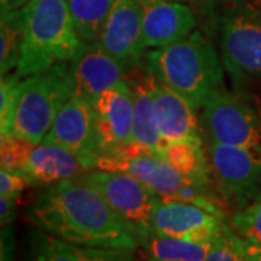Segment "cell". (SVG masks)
<instances>
[{
	"label": "cell",
	"mask_w": 261,
	"mask_h": 261,
	"mask_svg": "<svg viewBox=\"0 0 261 261\" xmlns=\"http://www.w3.org/2000/svg\"><path fill=\"white\" fill-rule=\"evenodd\" d=\"M74 86L68 63L20 79L12 122V135L41 144L61 108L73 97Z\"/></svg>",
	"instance_id": "277c9868"
},
{
	"label": "cell",
	"mask_w": 261,
	"mask_h": 261,
	"mask_svg": "<svg viewBox=\"0 0 261 261\" xmlns=\"http://www.w3.org/2000/svg\"><path fill=\"white\" fill-rule=\"evenodd\" d=\"M25 10V37L16 74L25 79L70 63L86 44L79 37L67 0H31Z\"/></svg>",
	"instance_id": "3957f363"
},
{
	"label": "cell",
	"mask_w": 261,
	"mask_h": 261,
	"mask_svg": "<svg viewBox=\"0 0 261 261\" xmlns=\"http://www.w3.org/2000/svg\"><path fill=\"white\" fill-rule=\"evenodd\" d=\"M170 2H178V3H183V2H187V0H170Z\"/></svg>",
	"instance_id": "d6a6232c"
},
{
	"label": "cell",
	"mask_w": 261,
	"mask_h": 261,
	"mask_svg": "<svg viewBox=\"0 0 261 261\" xmlns=\"http://www.w3.org/2000/svg\"><path fill=\"white\" fill-rule=\"evenodd\" d=\"M206 261H247L244 241L232 229L229 221H226L216 237Z\"/></svg>",
	"instance_id": "d4e9b609"
},
{
	"label": "cell",
	"mask_w": 261,
	"mask_h": 261,
	"mask_svg": "<svg viewBox=\"0 0 261 261\" xmlns=\"http://www.w3.org/2000/svg\"><path fill=\"white\" fill-rule=\"evenodd\" d=\"M13 252V235L9 226H3L2 231V261H12Z\"/></svg>",
	"instance_id": "f546056e"
},
{
	"label": "cell",
	"mask_w": 261,
	"mask_h": 261,
	"mask_svg": "<svg viewBox=\"0 0 261 261\" xmlns=\"http://www.w3.org/2000/svg\"><path fill=\"white\" fill-rule=\"evenodd\" d=\"M20 77L15 74L2 75L0 80V135H12V122L18 99Z\"/></svg>",
	"instance_id": "4316f807"
},
{
	"label": "cell",
	"mask_w": 261,
	"mask_h": 261,
	"mask_svg": "<svg viewBox=\"0 0 261 261\" xmlns=\"http://www.w3.org/2000/svg\"><path fill=\"white\" fill-rule=\"evenodd\" d=\"M96 168L126 173L163 200H174L189 185H196L183 177L160 155L145 152L102 155L97 157Z\"/></svg>",
	"instance_id": "4fadbf2b"
},
{
	"label": "cell",
	"mask_w": 261,
	"mask_h": 261,
	"mask_svg": "<svg viewBox=\"0 0 261 261\" xmlns=\"http://www.w3.org/2000/svg\"><path fill=\"white\" fill-rule=\"evenodd\" d=\"M80 180L93 187L137 237L140 247L154 235L152 215L159 197L138 180L121 171L89 170Z\"/></svg>",
	"instance_id": "5b68a950"
},
{
	"label": "cell",
	"mask_w": 261,
	"mask_h": 261,
	"mask_svg": "<svg viewBox=\"0 0 261 261\" xmlns=\"http://www.w3.org/2000/svg\"><path fill=\"white\" fill-rule=\"evenodd\" d=\"M215 189L221 202L237 212L261 195V152L206 142Z\"/></svg>",
	"instance_id": "8992f818"
},
{
	"label": "cell",
	"mask_w": 261,
	"mask_h": 261,
	"mask_svg": "<svg viewBox=\"0 0 261 261\" xmlns=\"http://www.w3.org/2000/svg\"><path fill=\"white\" fill-rule=\"evenodd\" d=\"M29 261H137V258L134 251L65 243L38 229L32 233Z\"/></svg>",
	"instance_id": "d6986e66"
},
{
	"label": "cell",
	"mask_w": 261,
	"mask_h": 261,
	"mask_svg": "<svg viewBox=\"0 0 261 261\" xmlns=\"http://www.w3.org/2000/svg\"><path fill=\"white\" fill-rule=\"evenodd\" d=\"M221 60L235 79H261V9L237 10L222 20Z\"/></svg>",
	"instance_id": "ba28073f"
},
{
	"label": "cell",
	"mask_w": 261,
	"mask_h": 261,
	"mask_svg": "<svg viewBox=\"0 0 261 261\" xmlns=\"http://www.w3.org/2000/svg\"><path fill=\"white\" fill-rule=\"evenodd\" d=\"M161 159L181 176L196 185L209 187L212 170L207 152L203 149V140L180 141L168 144L161 151Z\"/></svg>",
	"instance_id": "ffe728a7"
},
{
	"label": "cell",
	"mask_w": 261,
	"mask_h": 261,
	"mask_svg": "<svg viewBox=\"0 0 261 261\" xmlns=\"http://www.w3.org/2000/svg\"><path fill=\"white\" fill-rule=\"evenodd\" d=\"M31 0H0V10L2 13H8L12 10H18L25 8Z\"/></svg>",
	"instance_id": "4dcf8cb0"
},
{
	"label": "cell",
	"mask_w": 261,
	"mask_h": 261,
	"mask_svg": "<svg viewBox=\"0 0 261 261\" xmlns=\"http://www.w3.org/2000/svg\"><path fill=\"white\" fill-rule=\"evenodd\" d=\"M138 3L145 51L177 42L195 31V15L183 3L170 0H138Z\"/></svg>",
	"instance_id": "9a60e30c"
},
{
	"label": "cell",
	"mask_w": 261,
	"mask_h": 261,
	"mask_svg": "<svg viewBox=\"0 0 261 261\" xmlns=\"http://www.w3.org/2000/svg\"><path fill=\"white\" fill-rule=\"evenodd\" d=\"M97 44L129 73L142 64V15L138 0H116Z\"/></svg>",
	"instance_id": "7c38bea8"
},
{
	"label": "cell",
	"mask_w": 261,
	"mask_h": 261,
	"mask_svg": "<svg viewBox=\"0 0 261 261\" xmlns=\"http://www.w3.org/2000/svg\"><path fill=\"white\" fill-rule=\"evenodd\" d=\"M0 141L2 168L22 173L34 142L18 138L15 135H0Z\"/></svg>",
	"instance_id": "484cf974"
},
{
	"label": "cell",
	"mask_w": 261,
	"mask_h": 261,
	"mask_svg": "<svg viewBox=\"0 0 261 261\" xmlns=\"http://www.w3.org/2000/svg\"><path fill=\"white\" fill-rule=\"evenodd\" d=\"M212 243H193L154 233L142 245L149 261H206Z\"/></svg>",
	"instance_id": "603a6c76"
},
{
	"label": "cell",
	"mask_w": 261,
	"mask_h": 261,
	"mask_svg": "<svg viewBox=\"0 0 261 261\" xmlns=\"http://www.w3.org/2000/svg\"><path fill=\"white\" fill-rule=\"evenodd\" d=\"M87 171L73 152L56 144H34L22 174L29 186H49L64 180L80 177Z\"/></svg>",
	"instance_id": "e0dca14e"
},
{
	"label": "cell",
	"mask_w": 261,
	"mask_h": 261,
	"mask_svg": "<svg viewBox=\"0 0 261 261\" xmlns=\"http://www.w3.org/2000/svg\"><path fill=\"white\" fill-rule=\"evenodd\" d=\"M25 37V10L23 8L2 13L0 20V73L9 74L18 68Z\"/></svg>",
	"instance_id": "7402d4cb"
},
{
	"label": "cell",
	"mask_w": 261,
	"mask_h": 261,
	"mask_svg": "<svg viewBox=\"0 0 261 261\" xmlns=\"http://www.w3.org/2000/svg\"><path fill=\"white\" fill-rule=\"evenodd\" d=\"M93 109L97 157L113 155L132 144L134 109L126 80L105 90L94 100Z\"/></svg>",
	"instance_id": "9c48e42d"
},
{
	"label": "cell",
	"mask_w": 261,
	"mask_h": 261,
	"mask_svg": "<svg viewBox=\"0 0 261 261\" xmlns=\"http://www.w3.org/2000/svg\"><path fill=\"white\" fill-rule=\"evenodd\" d=\"M202 126L206 142L261 152V119L241 96L222 87L203 105Z\"/></svg>",
	"instance_id": "52a82bcc"
},
{
	"label": "cell",
	"mask_w": 261,
	"mask_h": 261,
	"mask_svg": "<svg viewBox=\"0 0 261 261\" xmlns=\"http://www.w3.org/2000/svg\"><path fill=\"white\" fill-rule=\"evenodd\" d=\"M151 93L163 148L180 141L203 140L196 116L197 111L185 97L160 83L154 75H151Z\"/></svg>",
	"instance_id": "2e32d148"
},
{
	"label": "cell",
	"mask_w": 261,
	"mask_h": 261,
	"mask_svg": "<svg viewBox=\"0 0 261 261\" xmlns=\"http://www.w3.org/2000/svg\"><path fill=\"white\" fill-rule=\"evenodd\" d=\"M27 215L37 229L65 243L134 252L140 247L121 216L79 177L42 187Z\"/></svg>",
	"instance_id": "6da1fadb"
},
{
	"label": "cell",
	"mask_w": 261,
	"mask_h": 261,
	"mask_svg": "<svg viewBox=\"0 0 261 261\" xmlns=\"http://www.w3.org/2000/svg\"><path fill=\"white\" fill-rule=\"evenodd\" d=\"M134 109V144L161 157L163 141L155 121V109L151 93V74L140 65L126 75Z\"/></svg>",
	"instance_id": "ac0fdd59"
},
{
	"label": "cell",
	"mask_w": 261,
	"mask_h": 261,
	"mask_svg": "<svg viewBox=\"0 0 261 261\" xmlns=\"http://www.w3.org/2000/svg\"><path fill=\"white\" fill-rule=\"evenodd\" d=\"M73 79V96L94 103L100 94L126 80L128 71L96 44H84L68 63Z\"/></svg>",
	"instance_id": "5bb4252c"
},
{
	"label": "cell",
	"mask_w": 261,
	"mask_h": 261,
	"mask_svg": "<svg viewBox=\"0 0 261 261\" xmlns=\"http://www.w3.org/2000/svg\"><path fill=\"white\" fill-rule=\"evenodd\" d=\"M42 142L56 144L73 152L89 170L96 168L97 135L93 103L71 97L61 108Z\"/></svg>",
	"instance_id": "8fae6325"
},
{
	"label": "cell",
	"mask_w": 261,
	"mask_h": 261,
	"mask_svg": "<svg viewBox=\"0 0 261 261\" xmlns=\"http://www.w3.org/2000/svg\"><path fill=\"white\" fill-rule=\"evenodd\" d=\"M245 245V244H244ZM245 260L247 261H261V248H254L245 245Z\"/></svg>",
	"instance_id": "1f68e13d"
},
{
	"label": "cell",
	"mask_w": 261,
	"mask_h": 261,
	"mask_svg": "<svg viewBox=\"0 0 261 261\" xmlns=\"http://www.w3.org/2000/svg\"><path fill=\"white\" fill-rule=\"evenodd\" d=\"M141 65L160 83L185 97L195 111L225 87L221 56L199 31L170 45L145 51Z\"/></svg>",
	"instance_id": "7a4b0ae2"
},
{
	"label": "cell",
	"mask_w": 261,
	"mask_h": 261,
	"mask_svg": "<svg viewBox=\"0 0 261 261\" xmlns=\"http://www.w3.org/2000/svg\"><path fill=\"white\" fill-rule=\"evenodd\" d=\"M225 222L226 215L178 200L159 199L152 215L157 235L193 243H214Z\"/></svg>",
	"instance_id": "30bf717a"
},
{
	"label": "cell",
	"mask_w": 261,
	"mask_h": 261,
	"mask_svg": "<svg viewBox=\"0 0 261 261\" xmlns=\"http://www.w3.org/2000/svg\"><path fill=\"white\" fill-rule=\"evenodd\" d=\"M18 216V199L0 197V222L2 226H9Z\"/></svg>",
	"instance_id": "f1b7e54d"
},
{
	"label": "cell",
	"mask_w": 261,
	"mask_h": 261,
	"mask_svg": "<svg viewBox=\"0 0 261 261\" xmlns=\"http://www.w3.org/2000/svg\"><path fill=\"white\" fill-rule=\"evenodd\" d=\"M229 224L245 245L261 248V195L250 205L233 212Z\"/></svg>",
	"instance_id": "cb8c5ba5"
},
{
	"label": "cell",
	"mask_w": 261,
	"mask_h": 261,
	"mask_svg": "<svg viewBox=\"0 0 261 261\" xmlns=\"http://www.w3.org/2000/svg\"><path fill=\"white\" fill-rule=\"evenodd\" d=\"M116 0H67L74 28L86 44H96Z\"/></svg>",
	"instance_id": "44dd1931"
},
{
	"label": "cell",
	"mask_w": 261,
	"mask_h": 261,
	"mask_svg": "<svg viewBox=\"0 0 261 261\" xmlns=\"http://www.w3.org/2000/svg\"><path fill=\"white\" fill-rule=\"evenodd\" d=\"M27 186H29L28 178L22 173L0 170V197L19 199Z\"/></svg>",
	"instance_id": "83f0119b"
}]
</instances>
